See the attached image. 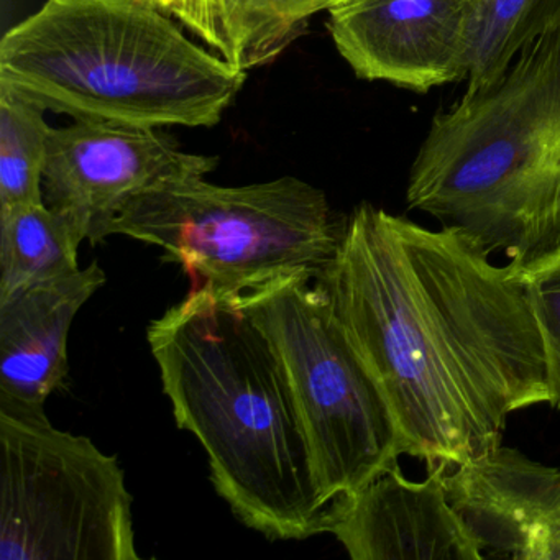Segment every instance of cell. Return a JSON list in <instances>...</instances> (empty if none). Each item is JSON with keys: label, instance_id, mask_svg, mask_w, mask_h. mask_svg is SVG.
Wrapping results in <instances>:
<instances>
[{"label": "cell", "instance_id": "1", "mask_svg": "<svg viewBox=\"0 0 560 560\" xmlns=\"http://www.w3.org/2000/svg\"><path fill=\"white\" fill-rule=\"evenodd\" d=\"M316 281L385 396L405 455L465 464L501 444L514 411L550 402L520 265L497 267L458 232L360 205Z\"/></svg>", "mask_w": 560, "mask_h": 560}, {"label": "cell", "instance_id": "2", "mask_svg": "<svg viewBox=\"0 0 560 560\" xmlns=\"http://www.w3.org/2000/svg\"><path fill=\"white\" fill-rule=\"evenodd\" d=\"M147 340L176 424L201 442L212 485L234 516L271 540L327 533L332 506L287 376L234 298L192 287L150 323Z\"/></svg>", "mask_w": 560, "mask_h": 560}, {"label": "cell", "instance_id": "3", "mask_svg": "<svg viewBox=\"0 0 560 560\" xmlns=\"http://www.w3.org/2000/svg\"><path fill=\"white\" fill-rule=\"evenodd\" d=\"M245 80L155 0H47L0 40V84L74 120L212 127Z\"/></svg>", "mask_w": 560, "mask_h": 560}, {"label": "cell", "instance_id": "4", "mask_svg": "<svg viewBox=\"0 0 560 560\" xmlns=\"http://www.w3.org/2000/svg\"><path fill=\"white\" fill-rule=\"evenodd\" d=\"M409 208L523 265L560 242V28L432 120Z\"/></svg>", "mask_w": 560, "mask_h": 560}, {"label": "cell", "instance_id": "5", "mask_svg": "<svg viewBox=\"0 0 560 560\" xmlns=\"http://www.w3.org/2000/svg\"><path fill=\"white\" fill-rule=\"evenodd\" d=\"M343 224L324 191L294 176L219 186L192 175L130 198L110 235L162 248L195 287L241 294L288 275L317 277L336 255Z\"/></svg>", "mask_w": 560, "mask_h": 560}, {"label": "cell", "instance_id": "6", "mask_svg": "<svg viewBox=\"0 0 560 560\" xmlns=\"http://www.w3.org/2000/svg\"><path fill=\"white\" fill-rule=\"evenodd\" d=\"M231 296L277 352L324 500L334 506L398 465L405 447L392 409L316 277L288 275Z\"/></svg>", "mask_w": 560, "mask_h": 560}, {"label": "cell", "instance_id": "7", "mask_svg": "<svg viewBox=\"0 0 560 560\" xmlns=\"http://www.w3.org/2000/svg\"><path fill=\"white\" fill-rule=\"evenodd\" d=\"M116 455L0 398V560H140Z\"/></svg>", "mask_w": 560, "mask_h": 560}, {"label": "cell", "instance_id": "8", "mask_svg": "<svg viewBox=\"0 0 560 560\" xmlns=\"http://www.w3.org/2000/svg\"><path fill=\"white\" fill-rule=\"evenodd\" d=\"M215 165V156L185 152L150 127L77 119L51 129L45 205L96 247L130 198L166 179L206 176Z\"/></svg>", "mask_w": 560, "mask_h": 560}, {"label": "cell", "instance_id": "9", "mask_svg": "<svg viewBox=\"0 0 560 560\" xmlns=\"http://www.w3.org/2000/svg\"><path fill=\"white\" fill-rule=\"evenodd\" d=\"M471 11L474 0H347L329 32L357 77L428 93L467 80Z\"/></svg>", "mask_w": 560, "mask_h": 560}, {"label": "cell", "instance_id": "10", "mask_svg": "<svg viewBox=\"0 0 560 560\" xmlns=\"http://www.w3.org/2000/svg\"><path fill=\"white\" fill-rule=\"evenodd\" d=\"M447 464L411 481L399 465L336 501L327 533L353 560H481L483 547L448 500Z\"/></svg>", "mask_w": 560, "mask_h": 560}, {"label": "cell", "instance_id": "11", "mask_svg": "<svg viewBox=\"0 0 560 560\" xmlns=\"http://www.w3.org/2000/svg\"><path fill=\"white\" fill-rule=\"evenodd\" d=\"M445 483L448 500L488 553L560 560L559 467L500 444L455 465Z\"/></svg>", "mask_w": 560, "mask_h": 560}, {"label": "cell", "instance_id": "12", "mask_svg": "<svg viewBox=\"0 0 560 560\" xmlns=\"http://www.w3.org/2000/svg\"><path fill=\"white\" fill-rule=\"evenodd\" d=\"M106 281L93 261L0 303V398L45 408L63 388L71 326Z\"/></svg>", "mask_w": 560, "mask_h": 560}, {"label": "cell", "instance_id": "13", "mask_svg": "<svg viewBox=\"0 0 560 560\" xmlns=\"http://www.w3.org/2000/svg\"><path fill=\"white\" fill-rule=\"evenodd\" d=\"M81 232L47 205L0 211V303L80 270Z\"/></svg>", "mask_w": 560, "mask_h": 560}, {"label": "cell", "instance_id": "14", "mask_svg": "<svg viewBox=\"0 0 560 560\" xmlns=\"http://www.w3.org/2000/svg\"><path fill=\"white\" fill-rule=\"evenodd\" d=\"M560 28V0H474L467 93L497 83L526 45Z\"/></svg>", "mask_w": 560, "mask_h": 560}, {"label": "cell", "instance_id": "15", "mask_svg": "<svg viewBox=\"0 0 560 560\" xmlns=\"http://www.w3.org/2000/svg\"><path fill=\"white\" fill-rule=\"evenodd\" d=\"M343 2L347 0H222L225 60L244 71L265 67L303 34L313 15L330 12Z\"/></svg>", "mask_w": 560, "mask_h": 560}, {"label": "cell", "instance_id": "16", "mask_svg": "<svg viewBox=\"0 0 560 560\" xmlns=\"http://www.w3.org/2000/svg\"><path fill=\"white\" fill-rule=\"evenodd\" d=\"M44 107L0 84V211L44 205L51 129Z\"/></svg>", "mask_w": 560, "mask_h": 560}, {"label": "cell", "instance_id": "17", "mask_svg": "<svg viewBox=\"0 0 560 560\" xmlns=\"http://www.w3.org/2000/svg\"><path fill=\"white\" fill-rule=\"evenodd\" d=\"M546 353L550 402L560 411V242L520 265Z\"/></svg>", "mask_w": 560, "mask_h": 560}, {"label": "cell", "instance_id": "18", "mask_svg": "<svg viewBox=\"0 0 560 560\" xmlns=\"http://www.w3.org/2000/svg\"><path fill=\"white\" fill-rule=\"evenodd\" d=\"M186 31L205 42L215 54L228 57V42L222 31V0H155Z\"/></svg>", "mask_w": 560, "mask_h": 560}]
</instances>
